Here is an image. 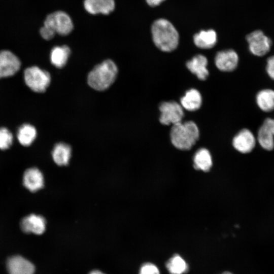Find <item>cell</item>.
I'll use <instances>...</instances> for the list:
<instances>
[{
    "label": "cell",
    "instance_id": "7c38bea8",
    "mask_svg": "<svg viewBox=\"0 0 274 274\" xmlns=\"http://www.w3.org/2000/svg\"><path fill=\"white\" fill-rule=\"evenodd\" d=\"M217 67L223 72H231L236 68L238 62L237 53L232 49L218 52L215 59Z\"/></svg>",
    "mask_w": 274,
    "mask_h": 274
},
{
    "label": "cell",
    "instance_id": "30bf717a",
    "mask_svg": "<svg viewBox=\"0 0 274 274\" xmlns=\"http://www.w3.org/2000/svg\"><path fill=\"white\" fill-rule=\"evenodd\" d=\"M46 227L45 218L40 215L32 214L24 217L20 222V228L26 233L37 235L43 234Z\"/></svg>",
    "mask_w": 274,
    "mask_h": 274
},
{
    "label": "cell",
    "instance_id": "ac0fdd59",
    "mask_svg": "<svg viewBox=\"0 0 274 274\" xmlns=\"http://www.w3.org/2000/svg\"><path fill=\"white\" fill-rule=\"evenodd\" d=\"M195 45L201 49H210L217 42V34L213 29L201 30L193 37Z\"/></svg>",
    "mask_w": 274,
    "mask_h": 274
},
{
    "label": "cell",
    "instance_id": "9c48e42d",
    "mask_svg": "<svg viewBox=\"0 0 274 274\" xmlns=\"http://www.w3.org/2000/svg\"><path fill=\"white\" fill-rule=\"evenodd\" d=\"M6 265L9 274H34L35 272L34 264L20 255L9 257Z\"/></svg>",
    "mask_w": 274,
    "mask_h": 274
},
{
    "label": "cell",
    "instance_id": "44dd1931",
    "mask_svg": "<svg viewBox=\"0 0 274 274\" xmlns=\"http://www.w3.org/2000/svg\"><path fill=\"white\" fill-rule=\"evenodd\" d=\"M165 266L169 274H184L189 269L187 263L179 254H175L168 259Z\"/></svg>",
    "mask_w": 274,
    "mask_h": 274
},
{
    "label": "cell",
    "instance_id": "484cf974",
    "mask_svg": "<svg viewBox=\"0 0 274 274\" xmlns=\"http://www.w3.org/2000/svg\"><path fill=\"white\" fill-rule=\"evenodd\" d=\"M138 274H160L158 267L153 263L146 262L142 264Z\"/></svg>",
    "mask_w": 274,
    "mask_h": 274
},
{
    "label": "cell",
    "instance_id": "9a60e30c",
    "mask_svg": "<svg viewBox=\"0 0 274 274\" xmlns=\"http://www.w3.org/2000/svg\"><path fill=\"white\" fill-rule=\"evenodd\" d=\"M208 60L207 58L200 54L194 56L186 63L188 69L201 80H206L209 75L207 68Z\"/></svg>",
    "mask_w": 274,
    "mask_h": 274
},
{
    "label": "cell",
    "instance_id": "8992f818",
    "mask_svg": "<svg viewBox=\"0 0 274 274\" xmlns=\"http://www.w3.org/2000/svg\"><path fill=\"white\" fill-rule=\"evenodd\" d=\"M250 52L257 56H262L270 50L272 42L261 30H255L246 37Z\"/></svg>",
    "mask_w": 274,
    "mask_h": 274
},
{
    "label": "cell",
    "instance_id": "603a6c76",
    "mask_svg": "<svg viewBox=\"0 0 274 274\" xmlns=\"http://www.w3.org/2000/svg\"><path fill=\"white\" fill-rule=\"evenodd\" d=\"M212 165V157L209 151L204 148L198 150L194 157V168L196 169L208 172Z\"/></svg>",
    "mask_w": 274,
    "mask_h": 274
},
{
    "label": "cell",
    "instance_id": "e0dca14e",
    "mask_svg": "<svg viewBox=\"0 0 274 274\" xmlns=\"http://www.w3.org/2000/svg\"><path fill=\"white\" fill-rule=\"evenodd\" d=\"M180 102L182 108L189 111H194L200 107L202 97L197 90L191 89L181 98Z\"/></svg>",
    "mask_w": 274,
    "mask_h": 274
},
{
    "label": "cell",
    "instance_id": "ffe728a7",
    "mask_svg": "<svg viewBox=\"0 0 274 274\" xmlns=\"http://www.w3.org/2000/svg\"><path fill=\"white\" fill-rule=\"evenodd\" d=\"M256 100L262 111L269 112L274 110V90L265 89L259 91L256 95Z\"/></svg>",
    "mask_w": 274,
    "mask_h": 274
},
{
    "label": "cell",
    "instance_id": "7a4b0ae2",
    "mask_svg": "<svg viewBox=\"0 0 274 274\" xmlns=\"http://www.w3.org/2000/svg\"><path fill=\"white\" fill-rule=\"evenodd\" d=\"M118 68L111 60H104L96 65L87 76V83L92 89L97 91L107 89L115 81Z\"/></svg>",
    "mask_w": 274,
    "mask_h": 274
},
{
    "label": "cell",
    "instance_id": "ba28073f",
    "mask_svg": "<svg viewBox=\"0 0 274 274\" xmlns=\"http://www.w3.org/2000/svg\"><path fill=\"white\" fill-rule=\"evenodd\" d=\"M20 66L19 59L13 53L7 50L0 51V78L14 75Z\"/></svg>",
    "mask_w": 274,
    "mask_h": 274
},
{
    "label": "cell",
    "instance_id": "8fae6325",
    "mask_svg": "<svg viewBox=\"0 0 274 274\" xmlns=\"http://www.w3.org/2000/svg\"><path fill=\"white\" fill-rule=\"evenodd\" d=\"M256 139L248 129H242L233 138L232 144L238 152L246 154L251 152L256 145Z\"/></svg>",
    "mask_w": 274,
    "mask_h": 274
},
{
    "label": "cell",
    "instance_id": "277c9868",
    "mask_svg": "<svg viewBox=\"0 0 274 274\" xmlns=\"http://www.w3.org/2000/svg\"><path fill=\"white\" fill-rule=\"evenodd\" d=\"M24 77L27 86L36 92H45L51 82L49 73L37 66L26 68Z\"/></svg>",
    "mask_w": 274,
    "mask_h": 274
},
{
    "label": "cell",
    "instance_id": "6da1fadb",
    "mask_svg": "<svg viewBox=\"0 0 274 274\" xmlns=\"http://www.w3.org/2000/svg\"><path fill=\"white\" fill-rule=\"evenodd\" d=\"M153 41L155 46L164 52H171L177 48L179 36L174 26L167 20L160 18L151 26Z\"/></svg>",
    "mask_w": 274,
    "mask_h": 274
},
{
    "label": "cell",
    "instance_id": "cb8c5ba5",
    "mask_svg": "<svg viewBox=\"0 0 274 274\" xmlns=\"http://www.w3.org/2000/svg\"><path fill=\"white\" fill-rule=\"evenodd\" d=\"M257 141L260 146L265 150L270 151L274 149V136L263 125L258 131Z\"/></svg>",
    "mask_w": 274,
    "mask_h": 274
},
{
    "label": "cell",
    "instance_id": "4fadbf2b",
    "mask_svg": "<svg viewBox=\"0 0 274 274\" xmlns=\"http://www.w3.org/2000/svg\"><path fill=\"white\" fill-rule=\"evenodd\" d=\"M24 186L29 191L36 192L44 186V178L42 172L36 167L26 169L23 176Z\"/></svg>",
    "mask_w": 274,
    "mask_h": 274
},
{
    "label": "cell",
    "instance_id": "f546056e",
    "mask_svg": "<svg viewBox=\"0 0 274 274\" xmlns=\"http://www.w3.org/2000/svg\"><path fill=\"white\" fill-rule=\"evenodd\" d=\"M164 1L165 0H146L148 5L152 7L159 5Z\"/></svg>",
    "mask_w": 274,
    "mask_h": 274
},
{
    "label": "cell",
    "instance_id": "3957f363",
    "mask_svg": "<svg viewBox=\"0 0 274 274\" xmlns=\"http://www.w3.org/2000/svg\"><path fill=\"white\" fill-rule=\"evenodd\" d=\"M170 135L175 147L180 150H189L198 139L199 132L197 125L189 121L173 125Z\"/></svg>",
    "mask_w": 274,
    "mask_h": 274
},
{
    "label": "cell",
    "instance_id": "7402d4cb",
    "mask_svg": "<svg viewBox=\"0 0 274 274\" xmlns=\"http://www.w3.org/2000/svg\"><path fill=\"white\" fill-rule=\"evenodd\" d=\"M36 128L29 124H24L20 126L17 132V139L22 146H30L37 136Z\"/></svg>",
    "mask_w": 274,
    "mask_h": 274
},
{
    "label": "cell",
    "instance_id": "d4e9b609",
    "mask_svg": "<svg viewBox=\"0 0 274 274\" xmlns=\"http://www.w3.org/2000/svg\"><path fill=\"white\" fill-rule=\"evenodd\" d=\"M13 137L10 130L5 127L0 128V150L9 149L13 143Z\"/></svg>",
    "mask_w": 274,
    "mask_h": 274
},
{
    "label": "cell",
    "instance_id": "52a82bcc",
    "mask_svg": "<svg viewBox=\"0 0 274 274\" xmlns=\"http://www.w3.org/2000/svg\"><path fill=\"white\" fill-rule=\"evenodd\" d=\"M159 121L163 125L176 124L182 122L184 116L183 108L176 101H165L159 106Z\"/></svg>",
    "mask_w": 274,
    "mask_h": 274
},
{
    "label": "cell",
    "instance_id": "f1b7e54d",
    "mask_svg": "<svg viewBox=\"0 0 274 274\" xmlns=\"http://www.w3.org/2000/svg\"><path fill=\"white\" fill-rule=\"evenodd\" d=\"M274 136V119L266 118L262 124Z\"/></svg>",
    "mask_w": 274,
    "mask_h": 274
},
{
    "label": "cell",
    "instance_id": "2e32d148",
    "mask_svg": "<svg viewBox=\"0 0 274 274\" xmlns=\"http://www.w3.org/2000/svg\"><path fill=\"white\" fill-rule=\"evenodd\" d=\"M72 154L71 147L67 144L59 143L56 144L52 150V156L54 162L59 166L67 165Z\"/></svg>",
    "mask_w": 274,
    "mask_h": 274
},
{
    "label": "cell",
    "instance_id": "4316f807",
    "mask_svg": "<svg viewBox=\"0 0 274 274\" xmlns=\"http://www.w3.org/2000/svg\"><path fill=\"white\" fill-rule=\"evenodd\" d=\"M40 33L41 37L46 40L52 39L56 34L51 28L44 25L41 28Z\"/></svg>",
    "mask_w": 274,
    "mask_h": 274
},
{
    "label": "cell",
    "instance_id": "5bb4252c",
    "mask_svg": "<svg viewBox=\"0 0 274 274\" xmlns=\"http://www.w3.org/2000/svg\"><path fill=\"white\" fill-rule=\"evenodd\" d=\"M83 6L89 14L108 15L115 7L114 0H84Z\"/></svg>",
    "mask_w": 274,
    "mask_h": 274
},
{
    "label": "cell",
    "instance_id": "4dcf8cb0",
    "mask_svg": "<svg viewBox=\"0 0 274 274\" xmlns=\"http://www.w3.org/2000/svg\"><path fill=\"white\" fill-rule=\"evenodd\" d=\"M88 274H107L105 272L99 269H93L89 271Z\"/></svg>",
    "mask_w": 274,
    "mask_h": 274
},
{
    "label": "cell",
    "instance_id": "d6986e66",
    "mask_svg": "<svg viewBox=\"0 0 274 274\" xmlns=\"http://www.w3.org/2000/svg\"><path fill=\"white\" fill-rule=\"evenodd\" d=\"M70 54L71 50L67 46H55L50 52L51 62L56 67L61 68L66 64Z\"/></svg>",
    "mask_w": 274,
    "mask_h": 274
},
{
    "label": "cell",
    "instance_id": "1f68e13d",
    "mask_svg": "<svg viewBox=\"0 0 274 274\" xmlns=\"http://www.w3.org/2000/svg\"><path fill=\"white\" fill-rule=\"evenodd\" d=\"M220 274H233L232 272L228 271H225Z\"/></svg>",
    "mask_w": 274,
    "mask_h": 274
},
{
    "label": "cell",
    "instance_id": "5b68a950",
    "mask_svg": "<svg viewBox=\"0 0 274 274\" xmlns=\"http://www.w3.org/2000/svg\"><path fill=\"white\" fill-rule=\"evenodd\" d=\"M44 25L51 28L56 34L61 36L69 35L74 28L71 17L62 11L49 14L45 18Z\"/></svg>",
    "mask_w": 274,
    "mask_h": 274
},
{
    "label": "cell",
    "instance_id": "83f0119b",
    "mask_svg": "<svg viewBox=\"0 0 274 274\" xmlns=\"http://www.w3.org/2000/svg\"><path fill=\"white\" fill-rule=\"evenodd\" d=\"M266 71L269 77L274 80V55L268 57L266 61Z\"/></svg>",
    "mask_w": 274,
    "mask_h": 274
}]
</instances>
